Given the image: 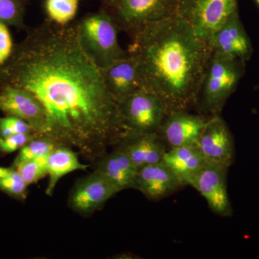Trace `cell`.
I'll return each mask as SVG.
<instances>
[{"instance_id": "6da1fadb", "label": "cell", "mask_w": 259, "mask_h": 259, "mask_svg": "<svg viewBox=\"0 0 259 259\" xmlns=\"http://www.w3.org/2000/svg\"><path fill=\"white\" fill-rule=\"evenodd\" d=\"M23 89L40 102L44 134L97 161L128 136L118 102L100 68L83 49L75 23L47 19L30 29L0 66V89Z\"/></svg>"}, {"instance_id": "7a4b0ae2", "label": "cell", "mask_w": 259, "mask_h": 259, "mask_svg": "<svg viewBox=\"0 0 259 259\" xmlns=\"http://www.w3.org/2000/svg\"><path fill=\"white\" fill-rule=\"evenodd\" d=\"M132 39L128 52L137 59L144 88L156 94L168 112L195 105L212 54L208 44L177 15L148 25Z\"/></svg>"}, {"instance_id": "3957f363", "label": "cell", "mask_w": 259, "mask_h": 259, "mask_svg": "<svg viewBox=\"0 0 259 259\" xmlns=\"http://www.w3.org/2000/svg\"><path fill=\"white\" fill-rule=\"evenodd\" d=\"M245 63L212 53L207 63L194 106L199 114L211 117L221 115L245 73Z\"/></svg>"}, {"instance_id": "277c9868", "label": "cell", "mask_w": 259, "mask_h": 259, "mask_svg": "<svg viewBox=\"0 0 259 259\" xmlns=\"http://www.w3.org/2000/svg\"><path fill=\"white\" fill-rule=\"evenodd\" d=\"M75 25L83 49L99 67L129 55L119 44L120 29L105 10L83 17Z\"/></svg>"}, {"instance_id": "5b68a950", "label": "cell", "mask_w": 259, "mask_h": 259, "mask_svg": "<svg viewBox=\"0 0 259 259\" xmlns=\"http://www.w3.org/2000/svg\"><path fill=\"white\" fill-rule=\"evenodd\" d=\"M104 9L134 38L143 29L176 15L177 0H112Z\"/></svg>"}, {"instance_id": "8992f818", "label": "cell", "mask_w": 259, "mask_h": 259, "mask_svg": "<svg viewBox=\"0 0 259 259\" xmlns=\"http://www.w3.org/2000/svg\"><path fill=\"white\" fill-rule=\"evenodd\" d=\"M238 11V0H177L176 15L209 45L218 29Z\"/></svg>"}, {"instance_id": "52a82bcc", "label": "cell", "mask_w": 259, "mask_h": 259, "mask_svg": "<svg viewBox=\"0 0 259 259\" xmlns=\"http://www.w3.org/2000/svg\"><path fill=\"white\" fill-rule=\"evenodd\" d=\"M118 106L129 135L158 132L168 112L161 99L145 88L121 100Z\"/></svg>"}, {"instance_id": "ba28073f", "label": "cell", "mask_w": 259, "mask_h": 259, "mask_svg": "<svg viewBox=\"0 0 259 259\" xmlns=\"http://www.w3.org/2000/svg\"><path fill=\"white\" fill-rule=\"evenodd\" d=\"M120 192L105 177L93 171L76 181L69 192L68 207L79 215L88 217Z\"/></svg>"}, {"instance_id": "9c48e42d", "label": "cell", "mask_w": 259, "mask_h": 259, "mask_svg": "<svg viewBox=\"0 0 259 259\" xmlns=\"http://www.w3.org/2000/svg\"><path fill=\"white\" fill-rule=\"evenodd\" d=\"M197 147L207 165L228 169L235 156L229 127L221 115L211 116L199 136Z\"/></svg>"}, {"instance_id": "30bf717a", "label": "cell", "mask_w": 259, "mask_h": 259, "mask_svg": "<svg viewBox=\"0 0 259 259\" xmlns=\"http://www.w3.org/2000/svg\"><path fill=\"white\" fill-rule=\"evenodd\" d=\"M209 117L188 110L168 112L158 133L169 148L197 146Z\"/></svg>"}, {"instance_id": "8fae6325", "label": "cell", "mask_w": 259, "mask_h": 259, "mask_svg": "<svg viewBox=\"0 0 259 259\" xmlns=\"http://www.w3.org/2000/svg\"><path fill=\"white\" fill-rule=\"evenodd\" d=\"M228 170L207 165L188 183L206 199L213 212L223 218L233 214L227 187Z\"/></svg>"}, {"instance_id": "7c38bea8", "label": "cell", "mask_w": 259, "mask_h": 259, "mask_svg": "<svg viewBox=\"0 0 259 259\" xmlns=\"http://www.w3.org/2000/svg\"><path fill=\"white\" fill-rule=\"evenodd\" d=\"M209 46L214 54L239 59L245 63L250 60L253 48L238 11L218 29Z\"/></svg>"}, {"instance_id": "4fadbf2b", "label": "cell", "mask_w": 259, "mask_h": 259, "mask_svg": "<svg viewBox=\"0 0 259 259\" xmlns=\"http://www.w3.org/2000/svg\"><path fill=\"white\" fill-rule=\"evenodd\" d=\"M0 110L5 115L26 121L35 132L44 134L46 115L44 108L31 94L23 89H0Z\"/></svg>"}, {"instance_id": "5bb4252c", "label": "cell", "mask_w": 259, "mask_h": 259, "mask_svg": "<svg viewBox=\"0 0 259 259\" xmlns=\"http://www.w3.org/2000/svg\"><path fill=\"white\" fill-rule=\"evenodd\" d=\"M102 77L116 101L144 88L137 59L133 54L100 68Z\"/></svg>"}, {"instance_id": "9a60e30c", "label": "cell", "mask_w": 259, "mask_h": 259, "mask_svg": "<svg viewBox=\"0 0 259 259\" xmlns=\"http://www.w3.org/2000/svg\"><path fill=\"white\" fill-rule=\"evenodd\" d=\"M94 171L105 177L119 190L137 187L139 170L120 145L114 146L111 152L93 162Z\"/></svg>"}, {"instance_id": "2e32d148", "label": "cell", "mask_w": 259, "mask_h": 259, "mask_svg": "<svg viewBox=\"0 0 259 259\" xmlns=\"http://www.w3.org/2000/svg\"><path fill=\"white\" fill-rule=\"evenodd\" d=\"M185 186L163 161L145 166L138 172L136 190L150 200H161Z\"/></svg>"}, {"instance_id": "e0dca14e", "label": "cell", "mask_w": 259, "mask_h": 259, "mask_svg": "<svg viewBox=\"0 0 259 259\" xmlns=\"http://www.w3.org/2000/svg\"><path fill=\"white\" fill-rule=\"evenodd\" d=\"M134 162L138 170L162 161L168 151L167 145L158 133L133 134L119 143Z\"/></svg>"}, {"instance_id": "ac0fdd59", "label": "cell", "mask_w": 259, "mask_h": 259, "mask_svg": "<svg viewBox=\"0 0 259 259\" xmlns=\"http://www.w3.org/2000/svg\"><path fill=\"white\" fill-rule=\"evenodd\" d=\"M162 161L185 186L188 185L189 182L207 165L196 146L169 148L165 153Z\"/></svg>"}, {"instance_id": "d6986e66", "label": "cell", "mask_w": 259, "mask_h": 259, "mask_svg": "<svg viewBox=\"0 0 259 259\" xmlns=\"http://www.w3.org/2000/svg\"><path fill=\"white\" fill-rule=\"evenodd\" d=\"M89 165L80 162L78 154L73 148L59 146L47 156L49 182L46 194L53 196L56 186L62 177L76 171H85Z\"/></svg>"}, {"instance_id": "ffe728a7", "label": "cell", "mask_w": 259, "mask_h": 259, "mask_svg": "<svg viewBox=\"0 0 259 259\" xmlns=\"http://www.w3.org/2000/svg\"><path fill=\"white\" fill-rule=\"evenodd\" d=\"M60 146L54 140L42 134H37L33 139L19 150L18 156L13 161L11 168L28 160L47 156L56 147Z\"/></svg>"}, {"instance_id": "44dd1931", "label": "cell", "mask_w": 259, "mask_h": 259, "mask_svg": "<svg viewBox=\"0 0 259 259\" xmlns=\"http://www.w3.org/2000/svg\"><path fill=\"white\" fill-rule=\"evenodd\" d=\"M79 4V0H46L47 19L60 26L69 25L76 17Z\"/></svg>"}, {"instance_id": "7402d4cb", "label": "cell", "mask_w": 259, "mask_h": 259, "mask_svg": "<svg viewBox=\"0 0 259 259\" xmlns=\"http://www.w3.org/2000/svg\"><path fill=\"white\" fill-rule=\"evenodd\" d=\"M26 0H0V22L15 28H25Z\"/></svg>"}, {"instance_id": "603a6c76", "label": "cell", "mask_w": 259, "mask_h": 259, "mask_svg": "<svg viewBox=\"0 0 259 259\" xmlns=\"http://www.w3.org/2000/svg\"><path fill=\"white\" fill-rule=\"evenodd\" d=\"M15 169L28 185L36 183L48 176L47 156L24 161L15 167Z\"/></svg>"}, {"instance_id": "cb8c5ba5", "label": "cell", "mask_w": 259, "mask_h": 259, "mask_svg": "<svg viewBox=\"0 0 259 259\" xmlns=\"http://www.w3.org/2000/svg\"><path fill=\"white\" fill-rule=\"evenodd\" d=\"M28 186L15 168H12L8 175L0 178V190L20 200L27 198Z\"/></svg>"}, {"instance_id": "d4e9b609", "label": "cell", "mask_w": 259, "mask_h": 259, "mask_svg": "<svg viewBox=\"0 0 259 259\" xmlns=\"http://www.w3.org/2000/svg\"><path fill=\"white\" fill-rule=\"evenodd\" d=\"M31 133L36 132L26 121L14 116L7 115L5 117H0V138Z\"/></svg>"}, {"instance_id": "484cf974", "label": "cell", "mask_w": 259, "mask_h": 259, "mask_svg": "<svg viewBox=\"0 0 259 259\" xmlns=\"http://www.w3.org/2000/svg\"><path fill=\"white\" fill-rule=\"evenodd\" d=\"M37 134H19L6 138H0V155L9 154L20 150Z\"/></svg>"}, {"instance_id": "4316f807", "label": "cell", "mask_w": 259, "mask_h": 259, "mask_svg": "<svg viewBox=\"0 0 259 259\" xmlns=\"http://www.w3.org/2000/svg\"><path fill=\"white\" fill-rule=\"evenodd\" d=\"M13 49V39L8 25L0 22V66L10 59Z\"/></svg>"}, {"instance_id": "83f0119b", "label": "cell", "mask_w": 259, "mask_h": 259, "mask_svg": "<svg viewBox=\"0 0 259 259\" xmlns=\"http://www.w3.org/2000/svg\"><path fill=\"white\" fill-rule=\"evenodd\" d=\"M11 170L12 168H5V167L0 166V178L6 176Z\"/></svg>"}, {"instance_id": "f1b7e54d", "label": "cell", "mask_w": 259, "mask_h": 259, "mask_svg": "<svg viewBox=\"0 0 259 259\" xmlns=\"http://www.w3.org/2000/svg\"><path fill=\"white\" fill-rule=\"evenodd\" d=\"M255 1L256 2L257 5H258L259 7V0H255Z\"/></svg>"}, {"instance_id": "f546056e", "label": "cell", "mask_w": 259, "mask_h": 259, "mask_svg": "<svg viewBox=\"0 0 259 259\" xmlns=\"http://www.w3.org/2000/svg\"><path fill=\"white\" fill-rule=\"evenodd\" d=\"M112 1V0H106V3H108V2Z\"/></svg>"}]
</instances>
